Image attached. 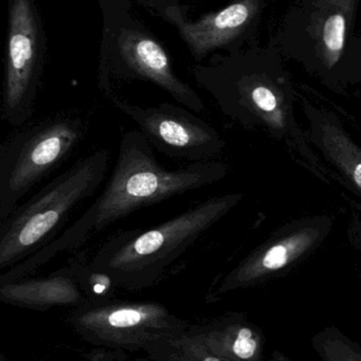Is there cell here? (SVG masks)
Segmentation results:
<instances>
[{
	"label": "cell",
	"instance_id": "3",
	"mask_svg": "<svg viewBox=\"0 0 361 361\" xmlns=\"http://www.w3.org/2000/svg\"><path fill=\"white\" fill-rule=\"evenodd\" d=\"M242 200V193L216 195L156 226L114 233L95 252L91 265L108 274L120 290L138 292L152 288Z\"/></svg>",
	"mask_w": 361,
	"mask_h": 361
},
{
	"label": "cell",
	"instance_id": "15",
	"mask_svg": "<svg viewBox=\"0 0 361 361\" xmlns=\"http://www.w3.org/2000/svg\"><path fill=\"white\" fill-rule=\"evenodd\" d=\"M210 351L230 361H271L262 330L244 314L230 313L189 329Z\"/></svg>",
	"mask_w": 361,
	"mask_h": 361
},
{
	"label": "cell",
	"instance_id": "17",
	"mask_svg": "<svg viewBox=\"0 0 361 361\" xmlns=\"http://www.w3.org/2000/svg\"><path fill=\"white\" fill-rule=\"evenodd\" d=\"M150 361H230L216 355L188 330L174 341L161 343L148 354Z\"/></svg>",
	"mask_w": 361,
	"mask_h": 361
},
{
	"label": "cell",
	"instance_id": "9",
	"mask_svg": "<svg viewBox=\"0 0 361 361\" xmlns=\"http://www.w3.org/2000/svg\"><path fill=\"white\" fill-rule=\"evenodd\" d=\"M333 225L328 214L288 223L223 278L218 294L245 290L284 275L321 245Z\"/></svg>",
	"mask_w": 361,
	"mask_h": 361
},
{
	"label": "cell",
	"instance_id": "10",
	"mask_svg": "<svg viewBox=\"0 0 361 361\" xmlns=\"http://www.w3.org/2000/svg\"><path fill=\"white\" fill-rule=\"evenodd\" d=\"M36 44L37 25L31 2L13 0L1 118L16 128L29 124L35 112L40 71Z\"/></svg>",
	"mask_w": 361,
	"mask_h": 361
},
{
	"label": "cell",
	"instance_id": "19",
	"mask_svg": "<svg viewBox=\"0 0 361 361\" xmlns=\"http://www.w3.org/2000/svg\"><path fill=\"white\" fill-rule=\"evenodd\" d=\"M348 235L350 242L357 250H361V204H354L353 212L350 219Z\"/></svg>",
	"mask_w": 361,
	"mask_h": 361
},
{
	"label": "cell",
	"instance_id": "16",
	"mask_svg": "<svg viewBox=\"0 0 361 361\" xmlns=\"http://www.w3.org/2000/svg\"><path fill=\"white\" fill-rule=\"evenodd\" d=\"M78 284L86 297V302H101L116 298L120 288L105 271L95 269L85 252L76 255L69 261Z\"/></svg>",
	"mask_w": 361,
	"mask_h": 361
},
{
	"label": "cell",
	"instance_id": "14",
	"mask_svg": "<svg viewBox=\"0 0 361 361\" xmlns=\"http://www.w3.org/2000/svg\"><path fill=\"white\" fill-rule=\"evenodd\" d=\"M0 300L13 307L40 312L54 307L74 309L87 301L69 264L44 277L0 283Z\"/></svg>",
	"mask_w": 361,
	"mask_h": 361
},
{
	"label": "cell",
	"instance_id": "13",
	"mask_svg": "<svg viewBox=\"0 0 361 361\" xmlns=\"http://www.w3.org/2000/svg\"><path fill=\"white\" fill-rule=\"evenodd\" d=\"M119 52L133 76L156 85L189 110L196 114L205 110L203 99L176 76L169 56L155 40L138 32H125L119 39Z\"/></svg>",
	"mask_w": 361,
	"mask_h": 361
},
{
	"label": "cell",
	"instance_id": "8",
	"mask_svg": "<svg viewBox=\"0 0 361 361\" xmlns=\"http://www.w3.org/2000/svg\"><path fill=\"white\" fill-rule=\"evenodd\" d=\"M105 93L122 114L134 121L153 148L169 158L208 162L226 147L220 133L188 109L167 103L142 108L119 99L112 90Z\"/></svg>",
	"mask_w": 361,
	"mask_h": 361
},
{
	"label": "cell",
	"instance_id": "21",
	"mask_svg": "<svg viewBox=\"0 0 361 361\" xmlns=\"http://www.w3.org/2000/svg\"><path fill=\"white\" fill-rule=\"evenodd\" d=\"M1 361H4V357L1 358Z\"/></svg>",
	"mask_w": 361,
	"mask_h": 361
},
{
	"label": "cell",
	"instance_id": "6",
	"mask_svg": "<svg viewBox=\"0 0 361 361\" xmlns=\"http://www.w3.org/2000/svg\"><path fill=\"white\" fill-rule=\"evenodd\" d=\"M87 122L74 114H57L6 137L0 146V222L23 197L57 171L78 147Z\"/></svg>",
	"mask_w": 361,
	"mask_h": 361
},
{
	"label": "cell",
	"instance_id": "7",
	"mask_svg": "<svg viewBox=\"0 0 361 361\" xmlns=\"http://www.w3.org/2000/svg\"><path fill=\"white\" fill-rule=\"evenodd\" d=\"M67 324L83 341L114 351L146 352L186 334L190 322L157 301L114 298L70 310Z\"/></svg>",
	"mask_w": 361,
	"mask_h": 361
},
{
	"label": "cell",
	"instance_id": "20",
	"mask_svg": "<svg viewBox=\"0 0 361 361\" xmlns=\"http://www.w3.org/2000/svg\"><path fill=\"white\" fill-rule=\"evenodd\" d=\"M271 361H295L292 358L288 357V355L280 351V350H273V353L271 354Z\"/></svg>",
	"mask_w": 361,
	"mask_h": 361
},
{
	"label": "cell",
	"instance_id": "11",
	"mask_svg": "<svg viewBox=\"0 0 361 361\" xmlns=\"http://www.w3.org/2000/svg\"><path fill=\"white\" fill-rule=\"evenodd\" d=\"M307 120L305 135L312 148L326 161L335 180L361 197V146L331 110L298 94Z\"/></svg>",
	"mask_w": 361,
	"mask_h": 361
},
{
	"label": "cell",
	"instance_id": "1",
	"mask_svg": "<svg viewBox=\"0 0 361 361\" xmlns=\"http://www.w3.org/2000/svg\"><path fill=\"white\" fill-rule=\"evenodd\" d=\"M153 149L141 131L125 133L119 144L116 166L101 195L54 241L2 271L0 283L28 278L57 255L81 247L133 212L220 182L229 173L228 165L216 161L167 169L157 161Z\"/></svg>",
	"mask_w": 361,
	"mask_h": 361
},
{
	"label": "cell",
	"instance_id": "2",
	"mask_svg": "<svg viewBox=\"0 0 361 361\" xmlns=\"http://www.w3.org/2000/svg\"><path fill=\"white\" fill-rule=\"evenodd\" d=\"M196 76L224 116L282 144L297 163L320 179L332 178L299 126L295 110L299 93L275 47L254 49L212 69L199 70Z\"/></svg>",
	"mask_w": 361,
	"mask_h": 361
},
{
	"label": "cell",
	"instance_id": "4",
	"mask_svg": "<svg viewBox=\"0 0 361 361\" xmlns=\"http://www.w3.org/2000/svg\"><path fill=\"white\" fill-rule=\"evenodd\" d=\"M361 0H297L279 32L282 56L300 63L333 91L361 82L354 29Z\"/></svg>",
	"mask_w": 361,
	"mask_h": 361
},
{
	"label": "cell",
	"instance_id": "22",
	"mask_svg": "<svg viewBox=\"0 0 361 361\" xmlns=\"http://www.w3.org/2000/svg\"><path fill=\"white\" fill-rule=\"evenodd\" d=\"M360 271H361V263H360Z\"/></svg>",
	"mask_w": 361,
	"mask_h": 361
},
{
	"label": "cell",
	"instance_id": "18",
	"mask_svg": "<svg viewBox=\"0 0 361 361\" xmlns=\"http://www.w3.org/2000/svg\"><path fill=\"white\" fill-rule=\"evenodd\" d=\"M86 361H150L143 358L131 360L126 352L95 348L86 355Z\"/></svg>",
	"mask_w": 361,
	"mask_h": 361
},
{
	"label": "cell",
	"instance_id": "12",
	"mask_svg": "<svg viewBox=\"0 0 361 361\" xmlns=\"http://www.w3.org/2000/svg\"><path fill=\"white\" fill-rule=\"evenodd\" d=\"M266 6L267 0H235L195 23L184 21L176 8H167V14L177 25L193 56L201 59L211 51L250 33L259 25Z\"/></svg>",
	"mask_w": 361,
	"mask_h": 361
},
{
	"label": "cell",
	"instance_id": "5",
	"mask_svg": "<svg viewBox=\"0 0 361 361\" xmlns=\"http://www.w3.org/2000/svg\"><path fill=\"white\" fill-rule=\"evenodd\" d=\"M110 162L106 149L81 159L0 222V271H8L54 241L76 207L101 186Z\"/></svg>",
	"mask_w": 361,
	"mask_h": 361
}]
</instances>
